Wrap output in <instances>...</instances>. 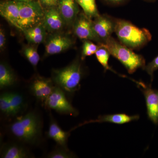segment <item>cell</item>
<instances>
[{
	"label": "cell",
	"mask_w": 158,
	"mask_h": 158,
	"mask_svg": "<svg viewBox=\"0 0 158 158\" xmlns=\"http://www.w3.org/2000/svg\"><path fill=\"white\" fill-rule=\"evenodd\" d=\"M9 129L11 135L19 141L35 144L41 135L42 122L36 112L31 111L12 123Z\"/></svg>",
	"instance_id": "6da1fadb"
},
{
	"label": "cell",
	"mask_w": 158,
	"mask_h": 158,
	"mask_svg": "<svg viewBox=\"0 0 158 158\" xmlns=\"http://www.w3.org/2000/svg\"><path fill=\"white\" fill-rule=\"evenodd\" d=\"M115 22L114 32L123 44L130 48H141L151 40V34L147 29L139 28L123 20Z\"/></svg>",
	"instance_id": "7a4b0ae2"
},
{
	"label": "cell",
	"mask_w": 158,
	"mask_h": 158,
	"mask_svg": "<svg viewBox=\"0 0 158 158\" xmlns=\"http://www.w3.org/2000/svg\"><path fill=\"white\" fill-rule=\"evenodd\" d=\"M100 45L106 48L110 54L118 59L127 69L129 73L132 74L138 69L145 68V62L141 55L135 53L129 48L118 42L110 37Z\"/></svg>",
	"instance_id": "3957f363"
},
{
	"label": "cell",
	"mask_w": 158,
	"mask_h": 158,
	"mask_svg": "<svg viewBox=\"0 0 158 158\" xmlns=\"http://www.w3.org/2000/svg\"><path fill=\"white\" fill-rule=\"evenodd\" d=\"M81 66L78 61L53 72V81L57 86L68 93H73L78 89L82 78Z\"/></svg>",
	"instance_id": "277c9868"
},
{
	"label": "cell",
	"mask_w": 158,
	"mask_h": 158,
	"mask_svg": "<svg viewBox=\"0 0 158 158\" xmlns=\"http://www.w3.org/2000/svg\"><path fill=\"white\" fill-rule=\"evenodd\" d=\"M17 3L19 9L20 30L23 31L43 23L45 10L39 1Z\"/></svg>",
	"instance_id": "5b68a950"
},
{
	"label": "cell",
	"mask_w": 158,
	"mask_h": 158,
	"mask_svg": "<svg viewBox=\"0 0 158 158\" xmlns=\"http://www.w3.org/2000/svg\"><path fill=\"white\" fill-rule=\"evenodd\" d=\"M65 92L61 88L55 86L44 104L48 108L61 114L76 116L78 114L77 111L68 101Z\"/></svg>",
	"instance_id": "8992f818"
},
{
	"label": "cell",
	"mask_w": 158,
	"mask_h": 158,
	"mask_svg": "<svg viewBox=\"0 0 158 158\" xmlns=\"http://www.w3.org/2000/svg\"><path fill=\"white\" fill-rule=\"evenodd\" d=\"M144 95L148 118L156 125L158 124V90L152 88L142 82H136Z\"/></svg>",
	"instance_id": "52a82bcc"
},
{
	"label": "cell",
	"mask_w": 158,
	"mask_h": 158,
	"mask_svg": "<svg viewBox=\"0 0 158 158\" xmlns=\"http://www.w3.org/2000/svg\"><path fill=\"white\" fill-rule=\"evenodd\" d=\"M73 31L80 39L100 41L94 31L92 21L85 13L78 15L73 24Z\"/></svg>",
	"instance_id": "ba28073f"
},
{
	"label": "cell",
	"mask_w": 158,
	"mask_h": 158,
	"mask_svg": "<svg viewBox=\"0 0 158 158\" xmlns=\"http://www.w3.org/2000/svg\"><path fill=\"white\" fill-rule=\"evenodd\" d=\"M53 82L49 79L36 78L30 85V90L37 99L44 103L55 88Z\"/></svg>",
	"instance_id": "9c48e42d"
},
{
	"label": "cell",
	"mask_w": 158,
	"mask_h": 158,
	"mask_svg": "<svg viewBox=\"0 0 158 158\" xmlns=\"http://www.w3.org/2000/svg\"><path fill=\"white\" fill-rule=\"evenodd\" d=\"M73 44L70 38L64 35L56 34L52 36L45 44L46 54L48 56L60 53L70 48Z\"/></svg>",
	"instance_id": "30bf717a"
},
{
	"label": "cell",
	"mask_w": 158,
	"mask_h": 158,
	"mask_svg": "<svg viewBox=\"0 0 158 158\" xmlns=\"http://www.w3.org/2000/svg\"><path fill=\"white\" fill-rule=\"evenodd\" d=\"M115 23L110 18L105 16L95 18L92 22L94 31L100 41L105 42L114 32Z\"/></svg>",
	"instance_id": "8fae6325"
},
{
	"label": "cell",
	"mask_w": 158,
	"mask_h": 158,
	"mask_svg": "<svg viewBox=\"0 0 158 158\" xmlns=\"http://www.w3.org/2000/svg\"><path fill=\"white\" fill-rule=\"evenodd\" d=\"M78 5L76 0H59L58 9L65 24H73L78 15Z\"/></svg>",
	"instance_id": "7c38bea8"
},
{
	"label": "cell",
	"mask_w": 158,
	"mask_h": 158,
	"mask_svg": "<svg viewBox=\"0 0 158 158\" xmlns=\"http://www.w3.org/2000/svg\"><path fill=\"white\" fill-rule=\"evenodd\" d=\"M0 14L10 24L20 30L19 9L17 2L12 0L1 3Z\"/></svg>",
	"instance_id": "4fadbf2b"
},
{
	"label": "cell",
	"mask_w": 158,
	"mask_h": 158,
	"mask_svg": "<svg viewBox=\"0 0 158 158\" xmlns=\"http://www.w3.org/2000/svg\"><path fill=\"white\" fill-rule=\"evenodd\" d=\"M43 23L46 30L50 32L62 30L65 23L58 7L45 10Z\"/></svg>",
	"instance_id": "5bb4252c"
},
{
	"label": "cell",
	"mask_w": 158,
	"mask_h": 158,
	"mask_svg": "<svg viewBox=\"0 0 158 158\" xmlns=\"http://www.w3.org/2000/svg\"><path fill=\"white\" fill-rule=\"evenodd\" d=\"M33 157L28 150L24 146L16 143L3 144L1 149V158H28Z\"/></svg>",
	"instance_id": "9a60e30c"
},
{
	"label": "cell",
	"mask_w": 158,
	"mask_h": 158,
	"mask_svg": "<svg viewBox=\"0 0 158 158\" xmlns=\"http://www.w3.org/2000/svg\"><path fill=\"white\" fill-rule=\"evenodd\" d=\"M139 118V116H129L126 114H116L112 115H104L99 116L98 118L96 119L90 120L89 121H85L84 123L79 125L78 126L72 129L71 131L77 128L78 127L90 123H95L108 122L115 124H122L127 123L134 120H138Z\"/></svg>",
	"instance_id": "2e32d148"
},
{
	"label": "cell",
	"mask_w": 158,
	"mask_h": 158,
	"mask_svg": "<svg viewBox=\"0 0 158 158\" xmlns=\"http://www.w3.org/2000/svg\"><path fill=\"white\" fill-rule=\"evenodd\" d=\"M47 136L55 141L58 146L67 148V142L70 132L62 130L52 116L51 117Z\"/></svg>",
	"instance_id": "e0dca14e"
},
{
	"label": "cell",
	"mask_w": 158,
	"mask_h": 158,
	"mask_svg": "<svg viewBox=\"0 0 158 158\" xmlns=\"http://www.w3.org/2000/svg\"><path fill=\"white\" fill-rule=\"evenodd\" d=\"M16 77L9 65L6 63L0 64V88L1 90L13 86L16 82Z\"/></svg>",
	"instance_id": "ac0fdd59"
},
{
	"label": "cell",
	"mask_w": 158,
	"mask_h": 158,
	"mask_svg": "<svg viewBox=\"0 0 158 158\" xmlns=\"http://www.w3.org/2000/svg\"><path fill=\"white\" fill-rule=\"evenodd\" d=\"M10 104L12 116H15L25 108V100L20 94L10 92Z\"/></svg>",
	"instance_id": "d6986e66"
},
{
	"label": "cell",
	"mask_w": 158,
	"mask_h": 158,
	"mask_svg": "<svg viewBox=\"0 0 158 158\" xmlns=\"http://www.w3.org/2000/svg\"><path fill=\"white\" fill-rule=\"evenodd\" d=\"M78 4L83 9L84 13L89 18H96L99 16L95 0H76Z\"/></svg>",
	"instance_id": "ffe728a7"
},
{
	"label": "cell",
	"mask_w": 158,
	"mask_h": 158,
	"mask_svg": "<svg viewBox=\"0 0 158 158\" xmlns=\"http://www.w3.org/2000/svg\"><path fill=\"white\" fill-rule=\"evenodd\" d=\"M95 54L98 61L101 64L105 70H110L114 72L110 68L108 63L110 53L106 48L99 45L98 49Z\"/></svg>",
	"instance_id": "44dd1931"
},
{
	"label": "cell",
	"mask_w": 158,
	"mask_h": 158,
	"mask_svg": "<svg viewBox=\"0 0 158 158\" xmlns=\"http://www.w3.org/2000/svg\"><path fill=\"white\" fill-rule=\"evenodd\" d=\"M23 54L31 65L34 66H37L40 57L36 48L31 46H27L23 50Z\"/></svg>",
	"instance_id": "7402d4cb"
},
{
	"label": "cell",
	"mask_w": 158,
	"mask_h": 158,
	"mask_svg": "<svg viewBox=\"0 0 158 158\" xmlns=\"http://www.w3.org/2000/svg\"><path fill=\"white\" fill-rule=\"evenodd\" d=\"M0 110L5 116H12L10 104V92H5L1 94Z\"/></svg>",
	"instance_id": "603a6c76"
},
{
	"label": "cell",
	"mask_w": 158,
	"mask_h": 158,
	"mask_svg": "<svg viewBox=\"0 0 158 158\" xmlns=\"http://www.w3.org/2000/svg\"><path fill=\"white\" fill-rule=\"evenodd\" d=\"M48 158H72L75 157L74 154L67 148L59 146L52 151L47 156Z\"/></svg>",
	"instance_id": "cb8c5ba5"
},
{
	"label": "cell",
	"mask_w": 158,
	"mask_h": 158,
	"mask_svg": "<svg viewBox=\"0 0 158 158\" xmlns=\"http://www.w3.org/2000/svg\"><path fill=\"white\" fill-rule=\"evenodd\" d=\"M99 46L96 45L89 40H85L84 42L82 51L81 59L84 60L86 57L95 54L98 49Z\"/></svg>",
	"instance_id": "d4e9b609"
},
{
	"label": "cell",
	"mask_w": 158,
	"mask_h": 158,
	"mask_svg": "<svg viewBox=\"0 0 158 158\" xmlns=\"http://www.w3.org/2000/svg\"><path fill=\"white\" fill-rule=\"evenodd\" d=\"M26 39L31 43L34 44H39L44 41L45 39L46 34H31L29 33H24Z\"/></svg>",
	"instance_id": "484cf974"
},
{
	"label": "cell",
	"mask_w": 158,
	"mask_h": 158,
	"mask_svg": "<svg viewBox=\"0 0 158 158\" xmlns=\"http://www.w3.org/2000/svg\"><path fill=\"white\" fill-rule=\"evenodd\" d=\"M144 69L147 73L151 77L152 81L154 72L158 69V56L148 63Z\"/></svg>",
	"instance_id": "4316f807"
},
{
	"label": "cell",
	"mask_w": 158,
	"mask_h": 158,
	"mask_svg": "<svg viewBox=\"0 0 158 158\" xmlns=\"http://www.w3.org/2000/svg\"><path fill=\"white\" fill-rule=\"evenodd\" d=\"M44 10L58 7L59 0H38Z\"/></svg>",
	"instance_id": "83f0119b"
},
{
	"label": "cell",
	"mask_w": 158,
	"mask_h": 158,
	"mask_svg": "<svg viewBox=\"0 0 158 158\" xmlns=\"http://www.w3.org/2000/svg\"><path fill=\"white\" fill-rule=\"evenodd\" d=\"M6 43V36L5 32L3 29L0 30V48L1 50H3L5 47Z\"/></svg>",
	"instance_id": "f1b7e54d"
},
{
	"label": "cell",
	"mask_w": 158,
	"mask_h": 158,
	"mask_svg": "<svg viewBox=\"0 0 158 158\" xmlns=\"http://www.w3.org/2000/svg\"><path fill=\"white\" fill-rule=\"evenodd\" d=\"M106 2L113 4H118L123 2L125 0H105Z\"/></svg>",
	"instance_id": "f546056e"
},
{
	"label": "cell",
	"mask_w": 158,
	"mask_h": 158,
	"mask_svg": "<svg viewBox=\"0 0 158 158\" xmlns=\"http://www.w3.org/2000/svg\"><path fill=\"white\" fill-rule=\"evenodd\" d=\"M17 2H31L33 0H13Z\"/></svg>",
	"instance_id": "4dcf8cb0"
},
{
	"label": "cell",
	"mask_w": 158,
	"mask_h": 158,
	"mask_svg": "<svg viewBox=\"0 0 158 158\" xmlns=\"http://www.w3.org/2000/svg\"></svg>",
	"instance_id": "1f68e13d"
}]
</instances>
